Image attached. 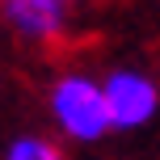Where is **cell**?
Wrapping results in <instances>:
<instances>
[{
    "mask_svg": "<svg viewBox=\"0 0 160 160\" xmlns=\"http://www.w3.org/2000/svg\"><path fill=\"white\" fill-rule=\"evenodd\" d=\"M51 114H55V127L76 143H97L101 135H110L101 80L84 72H63L51 84Z\"/></svg>",
    "mask_w": 160,
    "mask_h": 160,
    "instance_id": "6da1fadb",
    "label": "cell"
},
{
    "mask_svg": "<svg viewBox=\"0 0 160 160\" xmlns=\"http://www.w3.org/2000/svg\"><path fill=\"white\" fill-rule=\"evenodd\" d=\"M4 160H63V152L47 135H17L4 148Z\"/></svg>",
    "mask_w": 160,
    "mask_h": 160,
    "instance_id": "277c9868",
    "label": "cell"
},
{
    "mask_svg": "<svg viewBox=\"0 0 160 160\" xmlns=\"http://www.w3.org/2000/svg\"><path fill=\"white\" fill-rule=\"evenodd\" d=\"M0 17L21 38H34V42H51L68 30V4H59V0H4Z\"/></svg>",
    "mask_w": 160,
    "mask_h": 160,
    "instance_id": "3957f363",
    "label": "cell"
},
{
    "mask_svg": "<svg viewBox=\"0 0 160 160\" xmlns=\"http://www.w3.org/2000/svg\"><path fill=\"white\" fill-rule=\"evenodd\" d=\"M101 97L110 114V131H139L160 114V84L135 68H114L101 80Z\"/></svg>",
    "mask_w": 160,
    "mask_h": 160,
    "instance_id": "7a4b0ae2",
    "label": "cell"
}]
</instances>
